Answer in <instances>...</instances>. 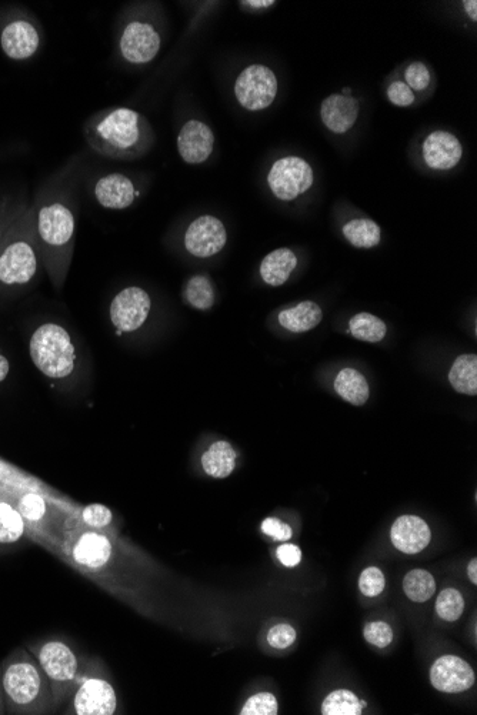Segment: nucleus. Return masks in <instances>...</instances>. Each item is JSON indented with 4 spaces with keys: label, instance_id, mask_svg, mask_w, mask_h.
I'll list each match as a JSON object with an SVG mask.
<instances>
[{
    "label": "nucleus",
    "instance_id": "obj_16",
    "mask_svg": "<svg viewBox=\"0 0 477 715\" xmlns=\"http://www.w3.org/2000/svg\"><path fill=\"white\" fill-rule=\"evenodd\" d=\"M39 235L50 246H63L69 243L75 232V219L68 207L62 203H53L43 207L38 217Z\"/></svg>",
    "mask_w": 477,
    "mask_h": 715
},
{
    "label": "nucleus",
    "instance_id": "obj_41",
    "mask_svg": "<svg viewBox=\"0 0 477 715\" xmlns=\"http://www.w3.org/2000/svg\"><path fill=\"white\" fill-rule=\"evenodd\" d=\"M262 531L266 536L279 541H288L292 539L293 536L289 524L282 523V521L275 519V517H269V519L263 521Z\"/></svg>",
    "mask_w": 477,
    "mask_h": 715
},
{
    "label": "nucleus",
    "instance_id": "obj_45",
    "mask_svg": "<svg viewBox=\"0 0 477 715\" xmlns=\"http://www.w3.org/2000/svg\"><path fill=\"white\" fill-rule=\"evenodd\" d=\"M9 369L10 366L8 359H6L5 356H2V354H0V382H3V380L8 377Z\"/></svg>",
    "mask_w": 477,
    "mask_h": 715
},
{
    "label": "nucleus",
    "instance_id": "obj_29",
    "mask_svg": "<svg viewBox=\"0 0 477 715\" xmlns=\"http://www.w3.org/2000/svg\"><path fill=\"white\" fill-rule=\"evenodd\" d=\"M366 703L360 701L349 690H336L325 698L322 704L323 715H360Z\"/></svg>",
    "mask_w": 477,
    "mask_h": 715
},
{
    "label": "nucleus",
    "instance_id": "obj_44",
    "mask_svg": "<svg viewBox=\"0 0 477 715\" xmlns=\"http://www.w3.org/2000/svg\"><path fill=\"white\" fill-rule=\"evenodd\" d=\"M466 13L472 18L473 22H477V2L476 0H466L463 2Z\"/></svg>",
    "mask_w": 477,
    "mask_h": 715
},
{
    "label": "nucleus",
    "instance_id": "obj_32",
    "mask_svg": "<svg viewBox=\"0 0 477 715\" xmlns=\"http://www.w3.org/2000/svg\"><path fill=\"white\" fill-rule=\"evenodd\" d=\"M465 610V600L456 588H445L436 601V613L445 621H458Z\"/></svg>",
    "mask_w": 477,
    "mask_h": 715
},
{
    "label": "nucleus",
    "instance_id": "obj_37",
    "mask_svg": "<svg viewBox=\"0 0 477 715\" xmlns=\"http://www.w3.org/2000/svg\"><path fill=\"white\" fill-rule=\"evenodd\" d=\"M46 503L38 494L29 493L20 500V511L22 517L30 521H38L45 516Z\"/></svg>",
    "mask_w": 477,
    "mask_h": 715
},
{
    "label": "nucleus",
    "instance_id": "obj_12",
    "mask_svg": "<svg viewBox=\"0 0 477 715\" xmlns=\"http://www.w3.org/2000/svg\"><path fill=\"white\" fill-rule=\"evenodd\" d=\"M73 707L79 715H112L118 708V697L108 681L89 678L76 691Z\"/></svg>",
    "mask_w": 477,
    "mask_h": 715
},
{
    "label": "nucleus",
    "instance_id": "obj_9",
    "mask_svg": "<svg viewBox=\"0 0 477 715\" xmlns=\"http://www.w3.org/2000/svg\"><path fill=\"white\" fill-rule=\"evenodd\" d=\"M160 35L149 23L132 22L123 30L120 53L133 65L152 62L160 50Z\"/></svg>",
    "mask_w": 477,
    "mask_h": 715
},
{
    "label": "nucleus",
    "instance_id": "obj_28",
    "mask_svg": "<svg viewBox=\"0 0 477 715\" xmlns=\"http://www.w3.org/2000/svg\"><path fill=\"white\" fill-rule=\"evenodd\" d=\"M406 596L415 603H425L436 591L435 577L426 570H412L403 580Z\"/></svg>",
    "mask_w": 477,
    "mask_h": 715
},
{
    "label": "nucleus",
    "instance_id": "obj_46",
    "mask_svg": "<svg viewBox=\"0 0 477 715\" xmlns=\"http://www.w3.org/2000/svg\"><path fill=\"white\" fill-rule=\"evenodd\" d=\"M468 576L473 584H477V560L470 561L468 566Z\"/></svg>",
    "mask_w": 477,
    "mask_h": 715
},
{
    "label": "nucleus",
    "instance_id": "obj_25",
    "mask_svg": "<svg viewBox=\"0 0 477 715\" xmlns=\"http://www.w3.org/2000/svg\"><path fill=\"white\" fill-rule=\"evenodd\" d=\"M449 382L458 393L476 396L477 394V356L463 354L453 363L449 372Z\"/></svg>",
    "mask_w": 477,
    "mask_h": 715
},
{
    "label": "nucleus",
    "instance_id": "obj_31",
    "mask_svg": "<svg viewBox=\"0 0 477 715\" xmlns=\"http://www.w3.org/2000/svg\"><path fill=\"white\" fill-rule=\"evenodd\" d=\"M25 531L22 514L10 507L9 504L0 503V543H16Z\"/></svg>",
    "mask_w": 477,
    "mask_h": 715
},
{
    "label": "nucleus",
    "instance_id": "obj_22",
    "mask_svg": "<svg viewBox=\"0 0 477 715\" xmlns=\"http://www.w3.org/2000/svg\"><path fill=\"white\" fill-rule=\"evenodd\" d=\"M322 309L315 302H302L279 313V323L290 333H305L322 322Z\"/></svg>",
    "mask_w": 477,
    "mask_h": 715
},
{
    "label": "nucleus",
    "instance_id": "obj_10",
    "mask_svg": "<svg viewBox=\"0 0 477 715\" xmlns=\"http://www.w3.org/2000/svg\"><path fill=\"white\" fill-rule=\"evenodd\" d=\"M38 257L29 243H10L0 255V282L5 285H26L36 275Z\"/></svg>",
    "mask_w": 477,
    "mask_h": 715
},
{
    "label": "nucleus",
    "instance_id": "obj_19",
    "mask_svg": "<svg viewBox=\"0 0 477 715\" xmlns=\"http://www.w3.org/2000/svg\"><path fill=\"white\" fill-rule=\"evenodd\" d=\"M138 195L132 180L118 173L102 177L95 187L96 199L106 209H126L135 202Z\"/></svg>",
    "mask_w": 477,
    "mask_h": 715
},
{
    "label": "nucleus",
    "instance_id": "obj_7",
    "mask_svg": "<svg viewBox=\"0 0 477 715\" xmlns=\"http://www.w3.org/2000/svg\"><path fill=\"white\" fill-rule=\"evenodd\" d=\"M149 294L140 287H128L113 299L110 319L118 332L130 333L142 327L150 313Z\"/></svg>",
    "mask_w": 477,
    "mask_h": 715
},
{
    "label": "nucleus",
    "instance_id": "obj_24",
    "mask_svg": "<svg viewBox=\"0 0 477 715\" xmlns=\"http://www.w3.org/2000/svg\"><path fill=\"white\" fill-rule=\"evenodd\" d=\"M336 393L343 400L355 406H362L369 400V384L366 377L355 369L340 370L335 380Z\"/></svg>",
    "mask_w": 477,
    "mask_h": 715
},
{
    "label": "nucleus",
    "instance_id": "obj_23",
    "mask_svg": "<svg viewBox=\"0 0 477 715\" xmlns=\"http://www.w3.org/2000/svg\"><path fill=\"white\" fill-rule=\"evenodd\" d=\"M205 473L215 479H226L236 467V451L228 441H216L202 456Z\"/></svg>",
    "mask_w": 477,
    "mask_h": 715
},
{
    "label": "nucleus",
    "instance_id": "obj_17",
    "mask_svg": "<svg viewBox=\"0 0 477 715\" xmlns=\"http://www.w3.org/2000/svg\"><path fill=\"white\" fill-rule=\"evenodd\" d=\"M430 529L425 520L418 516H402L393 523L390 539L393 546L406 554L420 553L429 546Z\"/></svg>",
    "mask_w": 477,
    "mask_h": 715
},
{
    "label": "nucleus",
    "instance_id": "obj_18",
    "mask_svg": "<svg viewBox=\"0 0 477 715\" xmlns=\"http://www.w3.org/2000/svg\"><path fill=\"white\" fill-rule=\"evenodd\" d=\"M359 110V100L353 96L330 95L323 100L320 118L330 132L343 135L355 126Z\"/></svg>",
    "mask_w": 477,
    "mask_h": 715
},
{
    "label": "nucleus",
    "instance_id": "obj_20",
    "mask_svg": "<svg viewBox=\"0 0 477 715\" xmlns=\"http://www.w3.org/2000/svg\"><path fill=\"white\" fill-rule=\"evenodd\" d=\"M110 557H112V544L105 536L98 533L83 534L73 549V559L88 569H100L106 566Z\"/></svg>",
    "mask_w": 477,
    "mask_h": 715
},
{
    "label": "nucleus",
    "instance_id": "obj_27",
    "mask_svg": "<svg viewBox=\"0 0 477 715\" xmlns=\"http://www.w3.org/2000/svg\"><path fill=\"white\" fill-rule=\"evenodd\" d=\"M349 332L362 342L379 343L385 339L388 326L379 317L370 313H359L350 319Z\"/></svg>",
    "mask_w": 477,
    "mask_h": 715
},
{
    "label": "nucleus",
    "instance_id": "obj_14",
    "mask_svg": "<svg viewBox=\"0 0 477 715\" xmlns=\"http://www.w3.org/2000/svg\"><path fill=\"white\" fill-rule=\"evenodd\" d=\"M423 159L433 170H450L459 165L463 156L460 140L445 130H435L422 146Z\"/></svg>",
    "mask_w": 477,
    "mask_h": 715
},
{
    "label": "nucleus",
    "instance_id": "obj_6",
    "mask_svg": "<svg viewBox=\"0 0 477 715\" xmlns=\"http://www.w3.org/2000/svg\"><path fill=\"white\" fill-rule=\"evenodd\" d=\"M38 663L48 677L53 698L58 701L68 691L78 674V658L66 644L49 641L40 647Z\"/></svg>",
    "mask_w": 477,
    "mask_h": 715
},
{
    "label": "nucleus",
    "instance_id": "obj_3",
    "mask_svg": "<svg viewBox=\"0 0 477 715\" xmlns=\"http://www.w3.org/2000/svg\"><path fill=\"white\" fill-rule=\"evenodd\" d=\"M30 357L50 379H65L75 369V347L58 324H43L30 339Z\"/></svg>",
    "mask_w": 477,
    "mask_h": 715
},
{
    "label": "nucleus",
    "instance_id": "obj_30",
    "mask_svg": "<svg viewBox=\"0 0 477 715\" xmlns=\"http://www.w3.org/2000/svg\"><path fill=\"white\" fill-rule=\"evenodd\" d=\"M185 296L190 306L198 310H209L215 304V290L208 277H192L186 285Z\"/></svg>",
    "mask_w": 477,
    "mask_h": 715
},
{
    "label": "nucleus",
    "instance_id": "obj_1",
    "mask_svg": "<svg viewBox=\"0 0 477 715\" xmlns=\"http://www.w3.org/2000/svg\"><path fill=\"white\" fill-rule=\"evenodd\" d=\"M85 136L93 150L109 159L130 160L150 146V126L140 113L128 108L99 113L86 123Z\"/></svg>",
    "mask_w": 477,
    "mask_h": 715
},
{
    "label": "nucleus",
    "instance_id": "obj_5",
    "mask_svg": "<svg viewBox=\"0 0 477 715\" xmlns=\"http://www.w3.org/2000/svg\"><path fill=\"white\" fill-rule=\"evenodd\" d=\"M278 95V78L265 65H250L238 76L235 96L242 108L250 112L265 110Z\"/></svg>",
    "mask_w": 477,
    "mask_h": 715
},
{
    "label": "nucleus",
    "instance_id": "obj_13",
    "mask_svg": "<svg viewBox=\"0 0 477 715\" xmlns=\"http://www.w3.org/2000/svg\"><path fill=\"white\" fill-rule=\"evenodd\" d=\"M215 135L206 123L189 120L178 136L179 155L189 165H200L212 155Z\"/></svg>",
    "mask_w": 477,
    "mask_h": 715
},
{
    "label": "nucleus",
    "instance_id": "obj_34",
    "mask_svg": "<svg viewBox=\"0 0 477 715\" xmlns=\"http://www.w3.org/2000/svg\"><path fill=\"white\" fill-rule=\"evenodd\" d=\"M386 580L378 567H368L359 578V588L366 597H378L385 590Z\"/></svg>",
    "mask_w": 477,
    "mask_h": 715
},
{
    "label": "nucleus",
    "instance_id": "obj_26",
    "mask_svg": "<svg viewBox=\"0 0 477 715\" xmlns=\"http://www.w3.org/2000/svg\"><path fill=\"white\" fill-rule=\"evenodd\" d=\"M343 235L359 249H372L380 243V227L370 219L350 220L343 226Z\"/></svg>",
    "mask_w": 477,
    "mask_h": 715
},
{
    "label": "nucleus",
    "instance_id": "obj_42",
    "mask_svg": "<svg viewBox=\"0 0 477 715\" xmlns=\"http://www.w3.org/2000/svg\"><path fill=\"white\" fill-rule=\"evenodd\" d=\"M276 556L285 567H296L302 560V551L295 544H282L276 551Z\"/></svg>",
    "mask_w": 477,
    "mask_h": 715
},
{
    "label": "nucleus",
    "instance_id": "obj_4",
    "mask_svg": "<svg viewBox=\"0 0 477 715\" xmlns=\"http://www.w3.org/2000/svg\"><path fill=\"white\" fill-rule=\"evenodd\" d=\"M315 182L312 166L298 156L282 157L270 167L268 185L273 195L283 202L298 199Z\"/></svg>",
    "mask_w": 477,
    "mask_h": 715
},
{
    "label": "nucleus",
    "instance_id": "obj_40",
    "mask_svg": "<svg viewBox=\"0 0 477 715\" xmlns=\"http://www.w3.org/2000/svg\"><path fill=\"white\" fill-rule=\"evenodd\" d=\"M388 99L392 105L408 108L415 103V93L406 83L393 82L388 89Z\"/></svg>",
    "mask_w": 477,
    "mask_h": 715
},
{
    "label": "nucleus",
    "instance_id": "obj_35",
    "mask_svg": "<svg viewBox=\"0 0 477 715\" xmlns=\"http://www.w3.org/2000/svg\"><path fill=\"white\" fill-rule=\"evenodd\" d=\"M363 636L373 646L385 648L392 643L393 631L385 621H373V623L366 624Z\"/></svg>",
    "mask_w": 477,
    "mask_h": 715
},
{
    "label": "nucleus",
    "instance_id": "obj_11",
    "mask_svg": "<svg viewBox=\"0 0 477 715\" xmlns=\"http://www.w3.org/2000/svg\"><path fill=\"white\" fill-rule=\"evenodd\" d=\"M430 683L442 693H463L475 684V673L462 658L443 656L435 661L430 670Z\"/></svg>",
    "mask_w": 477,
    "mask_h": 715
},
{
    "label": "nucleus",
    "instance_id": "obj_38",
    "mask_svg": "<svg viewBox=\"0 0 477 715\" xmlns=\"http://www.w3.org/2000/svg\"><path fill=\"white\" fill-rule=\"evenodd\" d=\"M295 640L296 630L289 624H278V626L270 628L268 633V643L278 650H285L292 646Z\"/></svg>",
    "mask_w": 477,
    "mask_h": 715
},
{
    "label": "nucleus",
    "instance_id": "obj_15",
    "mask_svg": "<svg viewBox=\"0 0 477 715\" xmlns=\"http://www.w3.org/2000/svg\"><path fill=\"white\" fill-rule=\"evenodd\" d=\"M3 52L12 60H26L38 52L40 36L38 29L25 19L13 20L0 35Z\"/></svg>",
    "mask_w": 477,
    "mask_h": 715
},
{
    "label": "nucleus",
    "instance_id": "obj_33",
    "mask_svg": "<svg viewBox=\"0 0 477 715\" xmlns=\"http://www.w3.org/2000/svg\"><path fill=\"white\" fill-rule=\"evenodd\" d=\"M278 710V700L273 694L258 693L246 701L240 715H276Z\"/></svg>",
    "mask_w": 477,
    "mask_h": 715
},
{
    "label": "nucleus",
    "instance_id": "obj_2",
    "mask_svg": "<svg viewBox=\"0 0 477 715\" xmlns=\"http://www.w3.org/2000/svg\"><path fill=\"white\" fill-rule=\"evenodd\" d=\"M2 687L10 713L43 714L55 698L45 671L26 650H16L2 667Z\"/></svg>",
    "mask_w": 477,
    "mask_h": 715
},
{
    "label": "nucleus",
    "instance_id": "obj_39",
    "mask_svg": "<svg viewBox=\"0 0 477 715\" xmlns=\"http://www.w3.org/2000/svg\"><path fill=\"white\" fill-rule=\"evenodd\" d=\"M82 516L86 524L96 527V529L108 526L113 519L112 511L103 506V504H90L83 510Z\"/></svg>",
    "mask_w": 477,
    "mask_h": 715
},
{
    "label": "nucleus",
    "instance_id": "obj_21",
    "mask_svg": "<svg viewBox=\"0 0 477 715\" xmlns=\"http://www.w3.org/2000/svg\"><path fill=\"white\" fill-rule=\"evenodd\" d=\"M298 267V257L290 249L275 250L263 259L260 276L266 285L279 287L288 282L293 270Z\"/></svg>",
    "mask_w": 477,
    "mask_h": 715
},
{
    "label": "nucleus",
    "instance_id": "obj_36",
    "mask_svg": "<svg viewBox=\"0 0 477 715\" xmlns=\"http://www.w3.org/2000/svg\"><path fill=\"white\" fill-rule=\"evenodd\" d=\"M406 85L416 92H422L430 85V72L423 63L415 62L405 72Z\"/></svg>",
    "mask_w": 477,
    "mask_h": 715
},
{
    "label": "nucleus",
    "instance_id": "obj_8",
    "mask_svg": "<svg viewBox=\"0 0 477 715\" xmlns=\"http://www.w3.org/2000/svg\"><path fill=\"white\" fill-rule=\"evenodd\" d=\"M228 242V233L218 217L202 216L190 223L185 247L190 255L206 259L218 255Z\"/></svg>",
    "mask_w": 477,
    "mask_h": 715
},
{
    "label": "nucleus",
    "instance_id": "obj_43",
    "mask_svg": "<svg viewBox=\"0 0 477 715\" xmlns=\"http://www.w3.org/2000/svg\"><path fill=\"white\" fill-rule=\"evenodd\" d=\"M242 5H248L250 8L263 9L270 8V6L275 5L273 0H250V2H242Z\"/></svg>",
    "mask_w": 477,
    "mask_h": 715
}]
</instances>
